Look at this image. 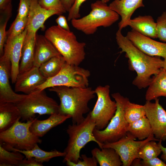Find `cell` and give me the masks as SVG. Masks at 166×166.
<instances>
[{"label":"cell","mask_w":166,"mask_h":166,"mask_svg":"<svg viewBox=\"0 0 166 166\" xmlns=\"http://www.w3.org/2000/svg\"><path fill=\"white\" fill-rule=\"evenodd\" d=\"M124 116L128 123L134 122L145 116L144 105L132 103L129 100L124 108Z\"/></svg>","instance_id":"cell-30"},{"label":"cell","mask_w":166,"mask_h":166,"mask_svg":"<svg viewBox=\"0 0 166 166\" xmlns=\"http://www.w3.org/2000/svg\"><path fill=\"white\" fill-rule=\"evenodd\" d=\"M129 132L115 142L103 143L102 148H111L114 149L119 156L123 166H130L132 161L138 158V152L140 148L149 141H158L152 135L146 139L139 141Z\"/></svg>","instance_id":"cell-11"},{"label":"cell","mask_w":166,"mask_h":166,"mask_svg":"<svg viewBox=\"0 0 166 166\" xmlns=\"http://www.w3.org/2000/svg\"><path fill=\"white\" fill-rule=\"evenodd\" d=\"M66 62L62 55L55 56L42 64L39 68V69L47 79L57 74Z\"/></svg>","instance_id":"cell-28"},{"label":"cell","mask_w":166,"mask_h":166,"mask_svg":"<svg viewBox=\"0 0 166 166\" xmlns=\"http://www.w3.org/2000/svg\"><path fill=\"white\" fill-rule=\"evenodd\" d=\"M97 98L94 107L89 112L96 124L95 128L99 130L105 129L114 115L117 109L115 101L110 97V86H99L95 89Z\"/></svg>","instance_id":"cell-10"},{"label":"cell","mask_w":166,"mask_h":166,"mask_svg":"<svg viewBox=\"0 0 166 166\" xmlns=\"http://www.w3.org/2000/svg\"><path fill=\"white\" fill-rule=\"evenodd\" d=\"M155 102L146 101L145 105V116L149 122L155 138L166 140V111L160 104L159 99Z\"/></svg>","instance_id":"cell-12"},{"label":"cell","mask_w":166,"mask_h":166,"mask_svg":"<svg viewBox=\"0 0 166 166\" xmlns=\"http://www.w3.org/2000/svg\"><path fill=\"white\" fill-rule=\"evenodd\" d=\"M117 104L115 113L106 127L99 130L95 128L93 134L99 142L103 144L117 141L126 135L129 123L124 116L125 106L129 100L128 98L122 96L119 93L112 94Z\"/></svg>","instance_id":"cell-6"},{"label":"cell","mask_w":166,"mask_h":166,"mask_svg":"<svg viewBox=\"0 0 166 166\" xmlns=\"http://www.w3.org/2000/svg\"><path fill=\"white\" fill-rule=\"evenodd\" d=\"M61 3L66 12H69L75 0H60Z\"/></svg>","instance_id":"cell-42"},{"label":"cell","mask_w":166,"mask_h":166,"mask_svg":"<svg viewBox=\"0 0 166 166\" xmlns=\"http://www.w3.org/2000/svg\"><path fill=\"white\" fill-rule=\"evenodd\" d=\"M25 157L20 152L7 150L0 143V166H18Z\"/></svg>","instance_id":"cell-29"},{"label":"cell","mask_w":166,"mask_h":166,"mask_svg":"<svg viewBox=\"0 0 166 166\" xmlns=\"http://www.w3.org/2000/svg\"><path fill=\"white\" fill-rule=\"evenodd\" d=\"M62 14L57 10H48L43 8L39 4L38 0H31L26 26L27 31L36 33L40 28L44 30L45 29L44 22L48 18L54 15H60Z\"/></svg>","instance_id":"cell-17"},{"label":"cell","mask_w":166,"mask_h":166,"mask_svg":"<svg viewBox=\"0 0 166 166\" xmlns=\"http://www.w3.org/2000/svg\"><path fill=\"white\" fill-rule=\"evenodd\" d=\"M11 151L18 152L22 154L26 158H34L38 161L43 163L48 162L51 159L57 157H64L66 153L56 150L51 151H46L41 149L36 144L33 148L29 150H21L11 147H4Z\"/></svg>","instance_id":"cell-25"},{"label":"cell","mask_w":166,"mask_h":166,"mask_svg":"<svg viewBox=\"0 0 166 166\" xmlns=\"http://www.w3.org/2000/svg\"><path fill=\"white\" fill-rule=\"evenodd\" d=\"M71 117L69 115L56 113L50 115L49 117L45 120H41L34 118L30 126V130L36 136L41 137L52 128L62 124Z\"/></svg>","instance_id":"cell-21"},{"label":"cell","mask_w":166,"mask_h":166,"mask_svg":"<svg viewBox=\"0 0 166 166\" xmlns=\"http://www.w3.org/2000/svg\"><path fill=\"white\" fill-rule=\"evenodd\" d=\"M36 34L33 32L27 31L22 47L19 73L25 72L34 66Z\"/></svg>","instance_id":"cell-20"},{"label":"cell","mask_w":166,"mask_h":166,"mask_svg":"<svg viewBox=\"0 0 166 166\" xmlns=\"http://www.w3.org/2000/svg\"><path fill=\"white\" fill-rule=\"evenodd\" d=\"M100 166H120L122 163L115 150L111 148H95L91 152Z\"/></svg>","instance_id":"cell-26"},{"label":"cell","mask_w":166,"mask_h":166,"mask_svg":"<svg viewBox=\"0 0 166 166\" xmlns=\"http://www.w3.org/2000/svg\"><path fill=\"white\" fill-rule=\"evenodd\" d=\"M131 165L141 166L140 158H136L132 162Z\"/></svg>","instance_id":"cell-45"},{"label":"cell","mask_w":166,"mask_h":166,"mask_svg":"<svg viewBox=\"0 0 166 166\" xmlns=\"http://www.w3.org/2000/svg\"><path fill=\"white\" fill-rule=\"evenodd\" d=\"M143 1V0H114L109 4L110 8L121 17V20L118 24L119 29L121 30L128 26L135 10L144 6Z\"/></svg>","instance_id":"cell-18"},{"label":"cell","mask_w":166,"mask_h":166,"mask_svg":"<svg viewBox=\"0 0 166 166\" xmlns=\"http://www.w3.org/2000/svg\"><path fill=\"white\" fill-rule=\"evenodd\" d=\"M121 30L117 31L116 39L121 52H124L128 59L130 67L136 73L132 84L139 89L146 88L152 81V76L156 74L162 68L163 60L160 57L151 56L141 51L122 34Z\"/></svg>","instance_id":"cell-1"},{"label":"cell","mask_w":166,"mask_h":166,"mask_svg":"<svg viewBox=\"0 0 166 166\" xmlns=\"http://www.w3.org/2000/svg\"><path fill=\"white\" fill-rule=\"evenodd\" d=\"M81 158L77 162L75 163L68 160L66 162L68 166H97L98 162L96 159L93 156L88 157L85 154H82Z\"/></svg>","instance_id":"cell-36"},{"label":"cell","mask_w":166,"mask_h":166,"mask_svg":"<svg viewBox=\"0 0 166 166\" xmlns=\"http://www.w3.org/2000/svg\"><path fill=\"white\" fill-rule=\"evenodd\" d=\"M127 131L139 140H144L153 135L149 122L146 116L129 123Z\"/></svg>","instance_id":"cell-27"},{"label":"cell","mask_w":166,"mask_h":166,"mask_svg":"<svg viewBox=\"0 0 166 166\" xmlns=\"http://www.w3.org/2000/svg\"><path fill=\"white\" fill-rule=\"evenodd\" d=\"M28 20V16L23 18L16 17L9 29L6 31L7 39L14 38L23 33L26 27Z\"/></svg>","instance_id":"cell-33"},{"label":"cell","mask_w":166,"mask_h":166,"mask_svg":"<svg viewBox=\"0 0 166 166\" xmlns=\"http://www.w3.org/2000/svg\"><path fill=\"white\" fill-rule=\"evenodd\" d=\"M12 0H0V11L12 7Z\"/></svg>","instance_id":"cell-43"},{"label":"cell","mask_w":166,"mask_h":166,"mask_svg":"<svg viewBox=\"0 0 166 166\" xmlns=\"http://www.w3.org/2000/svg\"><path fill=\"white\" fill-rule=\"evenodd\" d=\"M44 90L36 89L25 97L16 105L21 115V119L26 121L40 115L59 113V105L48 97Z\"/></svg>","instance_id":"cell-7"},{"label":"cell","mask_w":166,"mask_h":166,"mask_svg":"<svg viewBox=\"0 0 166 166\" xmlns=\"http://www.w3.org/2000/svg\"><path fill=\"white\" fill-rule=\"evenodd\" d=\"M146 93V101L155 100L161 96L166 97V71L163 68L153 76Z\"/></svg>","instance_id":"cell-24"},{"label":"cell","mask_w":166,"mask_h":166,"mask_svg":"<svg viewBox=\"0 0 166 166\" xmlns=\"http://www.w3.org/2000/svg\"><path fill=\"white\" fill-rule=\"evenodd\" d=\"M96 124L92 119L89 112L81 123L69 125L66 130L69 139L66 148L64 150L66 153L63 162L69 160L75 163L81 158L80 153L82 148L89 142L94 141L102 148L103 144L96 139L93 131Z\"/></svg>","instance_id":"cell-4"},{"label":"cell","mask_w":166,"mask_h":166,"mask_svg":"<svg viewBox=\"0 0 166 166\" xmlns=\"http://www.w3.org/2000/svg\"><path fill=\"white\" fill-rule=\"evenodd\" d=\"M91 8L87 15L71 21L74 28L86 35L93 34L99 27L110 26L119 19V15L101 0L92 3Z\"/></svg>","instance_id":"cell-5"},{"label":"cell","mask_w":166,"mask_h":166,"mask_svg":"<svg viewBox=\"0 0 166 166\" xmlns=\"http://www.w3.org/2000/svg\"><path fill=\"white\" fill-rule=\"evenodd\" d=\"M162 68L166 71V58L163 60V65Z\"/></svg>","instance_id":"cell-46"},{"label":"cell","mask_w":166,"mask_h":166,"mask_svg":"<svg viewBox=\"0 0 166 166\" xmlns=\"http://www.w3.org/2000/svg\"><path fill=\"white\" fill-rule=\"evenodd\" d=\"M61 54L45 36L36 34L34 66L39 68L50 58Z\"/></svg>","instance_id":"cell-19"},{"label":"cell","mask_w":166,"mask_h":166,"mask_svg":"<svg viewBox=\"0 0 166 166\" xmlns=\"http://www.w3.org/2000/svg\"><path fill=\"white\" fill-rule=\"evenodd\" d=\"M86 0H75L74 2L68 12L67 17L68 21H71L73 19L80 18L81 15L80 14V7L81 4ZM107 3L110 0H101Z\"/></svg>","instance_id":"cell-37"},{"label":"cell","mask_w":166,"mask_h":166,"mask_svg":"<svg viewBox=\"0 0 166 166\" xmlns=\"http://www.w3.org/2000/svg\"><path fill=\"white\" fill-rule=\"evenodd\" d=\"M31 0H20L17 17L23 18L28 16L30 8Z\"/></svg>","instance_id":"cell-38"},{"label":"cell","mask_w":166,"mask_h":166,"mask_svg":"<svg viewBox=\"0 0 166 166\" xmlns=\"http://www.w3.org/2000/svg\"><path fill=\"white\" fill-rule=\"evenodd\" d=\"M162 141L161 140H160L158 144L161 149L162 153L161 156V158L164 161L166 162V148L162 145Z\"/></svg>","instance_id":"cell-44"},{"label":"cell","mask_w":166,"mask_h":166,"mask_svg":"<svg viewBox=\"0 0 166 166\" xmlns=\"http://www.w3.org/2000/svg\"><path fill=\"white\" fill-rule=\"evenodd\" d=\"M21 119L20 112L15 104L0 103V132L10 128Z\"/></svg>","instance_id":"cell-23"},{"label":"cell","mask_w":166,"mask_h":166,"mask_svg":"<svg viewBox=\"0 0 166 166\" xmlns=\"http://www.w3.org/2000/svg\"><path fill=\"white\" fill-rule=\"evenodd\" d=\"M59 98V113L71 116L73 124H78L84 120V115L89 111V101L95 97L91 87L57 86L49 88Z\"/></svg>","instance_id":"cell-2"},{"label":"cell","mask_w":166,"mask_h":166,"mask_svg":"<svg viewBox=\"0 0 166 166\" xmlns=\"http://www.w3.org/2000/svg\"><path fill=\"white\" fill-rule=\"evenodd\" d=\"M46 79L41 73L38 67L34 66L30 69L19 73L15 83V91L28 94L37 89Z\"/></svg>","instance_id":"cell-16"},{"label":"cell","mask_w":166,"mask_h":166,"mask_svg":"<svg viewBox=\"0 0 166 166\" xmlns=\"http://www.w3.org/2000/svg\"><path fill=\"white\" fill-rule=\"evenodd\" d=\"M11 66L9 55L4 52L0 58V103L11 102L16 104L26 95L17 93L12 89L9 80Z\"/></svg>","instance_id":"cell-13"},{"label":"cell","mask_w":166,"mask_h":166,"mask_svg":"<svg viewBox=\"0 0 166 166\" xmlns=\"http://www.w3.org/2000/svg\"><path fill=\"white\" fill-rule=\"evenodd\" d=\"M157 38L166 42V11L164 12L156 20Z\"/></svg>","instance_id":"cell-34"},{"label":"cell","mask_w":166,"mask_h":166,"mask_svg":"<svg viewBox=\"0 0 166 166\" xmlns=\"http://www.w3.org/2000/svg\"><path fill=\"white\" fill-rule=\"evenodd\" d=\"M17 120L15 123L8 129L0 132V143L4 147H11L21 150L31 149L42 140L30 130L34 118L26 122Z\"/></svg>","instance_id":"cell-8"},{"label":"cell","mask_w":166,"mask_h":166,"mask_svg":"<svg viewBox=\"0 0 166 166\" xmlns=\"http://www.w3.org/2000/svg\"><path fill=\"white\" fill-rule=\"evenodd\" d=\"M42 163L39 162L34 158H24L20 163L18 166H43Z\"/></svg>","instance_id":"cell-40"},{"label":"cell","mask_w":166,"mask_h":166,"mask_svg":"<svg viewBox=\"0 0 166 166\" xmlns=\"http://www.w3.org/2000/svg\"><path fill=\"white\" fill-rule=\"evenodd\" d=\"M162 152L161 149L155 141H148L140 149L138 158L143 160L157 157Z\"/></svg>","instance_id":"cell-32"},{"label":"cell","mask_w":166,"mask_h":166,"mask_svg":"<svg viewBox=\"0 0 166 166\" xmlns=\"http://www.w3.org/2000/svg\"><path fill=\"white\" fill-rule=\"evenodd\" d=\"M128 26L143 35L153 39L157 38L156 23L150 15H140L131 19Z\"/></svg>","instance_id":"cell-22"},{"label":"cell","mask_w":166,"mask_h":166,"mask_svg":"<svg viewBox=\"0 0 166 166\" xmlns=\"http://www.w3.org/2000/svg\"><path fill=\"white\" fill-rule=\"evenodd\" d=\"M141 166H166L164 162L157 157H153L148 160L141 161Z\"/></svg>","instance_id":"cell-39"},{"label":"cell","mask_w":166,"mask_h":166,"mask_svg":"<svg viewBox=\"0 0 166 166\" xmlns=\"http://www.w3.org/2000/svg\"><path fill=\"white\" fill-rule=\"evenodd\" d=\"M67 21L65 17L61 14L59 15L55 20L57 25L59 26L66 30L70 31Z\"/></svg>","instance_id":"cell-41"},{"label":"cell","mask_w":166,"mask_h":166,"mask_svg":"<svg viewBox=\"0 0 166 166\" xmlns=\"http://www.w3.org/2000/svg\"></svg>","instance_id":"cell-47"},{"label":"cell","mask_w":166,"mask_h":166,"mask_svg":"<svg viewBox=\"0 0 166 166\" xmlns=\"http://www.w3.org/2000/svg\"><path fill=\"white\" fill-rule=\"evenodd\" d=\"M12 6L0 11V55L3 54L5 43L7 39L6 25L11 16Z\"/></svg>","instance_id":"cell-31"},{"label":"cell","mask_w":166,"mask_h":166,"mask_svg":"<svg viewBox=\"0 0 166 166\" xmlns=\"http://www.w3.org/2000/svg\"><path fill=\"white\" fill-rule=\"evenodd\" d=\"M44 35L68 64L79 66L85 59L86 43L79 42L73 32L64 30L57 25L48 28Z\"/></svg>","instance_id":"cell-3"},{"label":"cell","mask_w":166,"mask_h":166,"mask_svg":"<svg viewBox=\"0 0 166 166\" xmlns=\"http://www.w3.org/2000/svg\"><path fill=\"white\" fill-rule=\"evenodd\" d=\"M27 32L25 29L21 34L13 38H7L4 52L7 53L11 62L10 78L12 83H15L19 74V62L23 43Z\"/></svg>","instance_id":"cell-15"},{"label":"cell","mask_w":166,"mask_h":166,"mask_svg":"<svg viewBox=\"0 0 166 166\" xmlns=\"http://www.w3.org/2000/svg\"><path fill=\"white\" fill-rule=\"evenodd\" d=\"M90 75V72L88 69L66 62L57 74L47 79L37 89L44 90L48 88L61 86L88 87Z\"/></svg>","instance_id":"cell-9"},{"label":"cell","mask_w":166,"mask_h":166,"mask_svg":"<svg viewBox=\"0 0 166 166\" xmlns=\"http://www.w3.org/2000/svg\"><path fill=\"white\" fill-rule=\"evenodd\" d=\"M38 1L41 6L46 9L57 10L62 14L66 12L60 0H38Z\"/></svg>","instance_id":"cell-35"},{"label":"cell","mask_w":166,"mask_h":166,"mask_svg":"<svg viewBox=\"0 0 166 166\" xmlns=\"http://www.w3.org/2000/svg\"><path fill=\"white\" fill-rule=\"evenodd\" d=\"M141 51L152 57L166 58V43L154 40L132 30L126 36Z\"/></svg>","instance_id":"cell-14"}]
</instances>
